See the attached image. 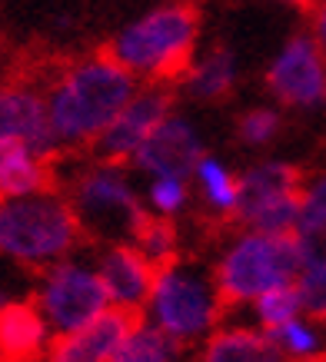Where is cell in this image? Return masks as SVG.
<instances>
[{
  "instance_id": "3",
  "label": "cell",
  "mask_w": 326,
  "mask_h": 362,
  "mask_svg": "<svg viewBox=\"0 0 326 362\" xmlns=\"http://www.w3.org/2000/svg\"><path fill=\"white\" fill-rule=\"evenodd\" d=\"M84 240V226L70 199L50 189L0 199V256L21 266H47L67 259Z\"/></svg>"
},
{
  "instance_id": "31",
  "label": "cell",
  "mask_w": 326,
  "mask_h": 362,
  "mask_svg": "<svg viewBox=\"0 0 326 362\" xmlns=\"http://www.w3.org/2000/svg\"><path fill=\"white\" fill-rule=\"evenodd\" d=\"M313 362H326V352H323V356H320V359H313Z\"/></svg>"
},
{
  "instance_id": "1",
  "label": "cell",
  "mask_w": 326,
  "mask_h": 362,
  "mask_svg": "<svg viewBox=\"0 0 326 362\" xmlns=\"http://www.w3.org/2000/svg\"><path fill=\"white\" fill-rule=\"evenodd\" d=\"M137 93L133 74L120 66L107 50L67 66L47 90L50 127L60 146H84L107 130L130 97Z\"/></svg>"
},
{
  "instance_id": "25",
  "label": "cell",
  "mask_w": 326,
  "mask_h": 362,
  "mask_svg": "<svg viewBox=\"0 0 326 362\" xmlns=\"http://www.w3.org/2000/svg\"><path fill=\"white\" fill-rule=\"evenodd\" d=\"M283 117L273 107H253L237 120V136L243 146H266L280 136Z\"/></svg>"
},
{
  "instance_id": "23",
  "label": "cell",
  "mask_w": 326,
  "mask_h": 362,
  "mask_svg": "<svg viewBox=\"0 0 326 362\" xmlns=\"http://www.w3.org/2000/svg\"><path fill=\"white\" fill-rule=\"evenodd\" d=\"M253 316H257V326L260 329H276L283 322H290L293 316H303V299H300V289L296 283L276 286V289H266L263 296H257L250 303Z\"/></svg>"
},
{
  "instance_id": "10",
  "label": "cell",
  "mask_w": 326,
  "mask_h": 362,
  "mask_svg": "<svg viewBox=\"0 0 326 362\" xmlns=\"http://www.w3.org/2000/svg\"><path fill=\"white\" fill-rule=\"evenodd\" d=\"M203 156V140L190 120L184 117H167L157 130L140 143L133 153V166L147 176H184L190 180Z\"/></svg>"
},
{
  "instance_id": "4",
  "label": "cell",
  "mask_w": 326,
  "mask_h": 362,
  "mask_svg": "<svg viewBox=\"0 0 326 362\" xmlns=\"http://www.w3.org/2000/svg\"><path fill=\"white\" fill-rule=\"evenodd\" d=\"M306 263L303 240L296 233L247 230L223 250L213 266V279L227 306H243L266 289L296 283Z\"/></svg>"
},
{
  "instance_id": "28",
  "label": "cell",
  "mask_w": 326,
  "mask_h": 362,
  "mask_svg": "<svg viewBox=\"0 0 326 362\" xmlns=\"http://www.w3.org/2000/svg\"><path fill=\"white\" fill-rule=\"evenodd\" d=\"M310 17H313V40L320 44V50L326 57V0H316Z\"/></svg>"
},
{
  "instance_id": "29",
  "label": "cell",
  "mask_w": 326,
  "mask_h": 362,
  "mask_svg": "<svg viewBox=\"0 0 326 362\" xmlns=\"http://www.w3.org/2000/svg\"><path fill=\"white\" fill-rule=\"evenodd\" d=\"M286 4H293V7H300V11L310 13V11H313V4H316V0H286Z\"/></svg>"
},
{
  "instance_id": "8",
  "label": "cell",
  "mask_w": 326,
  "mask_h": 362,
  "mask_svg": "<svg viewBox=\"0 0 326 362\" xmlns=\"http://www.w3.org/2000/svg\"><path fill=\"white\" fill-rule=\"evenodd\" d=\"M266 90L283 107L310 110L326 103V57L313 37L296 33L266 70Z\"/></svg>"
},
{
  "instance_id": "16",
  "label": "cell",
  "mask_w": 326,
  "mask_h": 362,
  "mask_svg": "<svg viewBox=\"0 0 326 362\" xmlns=\"http://www.w3.org/2000/svg\"><path fill=\"white\" fill-rule=\"evenodd\" d=\"M50 183V156L23 140L0 136V199L40 193Z\"/></svg>"
},
{
  "instance_id": "22",
  "label": "cell",
  "mask_w": 326,
  "mask_h": 362,
  "mask_svg": "<svg viewBox=\"0 0 326 362\" xmlns=\"http://www.w3.org/2000/svg\"><path fill=\"white\" fill-rule=\"evenodd\" d=\"M130 243L137 250L150 259L157 269L167 263H174L176 259V250H180V240H176V230L174 223L167 220V216H157V213H147L137 226V233L130 236Z\"/></svg>"
},
{
  "instance_id": "2",
  "label": "cell",
  "mask_w": 326,
  "mask_h": 362,
  "mask_svg": "<svg viewBox=\"0 0 326 362\" xmlns=\"http://www.w3.org/2000/svg\"><path fill=\"white\" fill-rule=\"evenodd\" d=\"M196 37L200 7L193 0H174L120 30L103 50L133 77H147L150 83H184L193 66Z\"/></svg>"
},
{
  "instance_id": "20",
  "label": "cell",
  "mask_w": 326,
  "mask_h": 362,
  "mask_svg": "<svg viewBox=\"0 0 326 362\" xmlns=\"http://www.w3.org/2000/svg\"><path fill=\"white\" fill-rule=\"evenodd\" d=\"M184 87L193 100H223L230 90L237 87V60L227 47L210 50L200 64L190 66L184 77Z\"/></svg>"
},
{
  "instance_id": "6",
  "label": "cell",
  "mask_w": 326,
  "mask_h": 362,
  "mask_svg": "<svg viewBox=\"0 0 326 362\" xmlns=\"http://www.w3.org/2000/svg\"><path fill=\"white\" fill-rule=\"evenodd\" d=\"M67 199L77 209L84 233L100 240L130 243L140 220L147 216L127 173L120 170V163H107V160H94L90 166H84L74 176Z\"/></svg>"
},
{
  "instance_id": "15",
  "label": "cell",
  "mask_w": 326,
  "mask_h": 362,
  "mask_svg": "<svg viewBox=\"0 0 326 362\" xmlns=\"http://www.w3.org/2000/svg\"><path fill=\"white\" fill-rule=\"evenodd\" d=\"M196 362H290L266 329L253 326H223L203 339Z\"/></svg>"
},
{
  "instance_id": "7",
  "label": "cell",
  "mask_w": 326,
  "mask_h": 362,
  "mask_svg": "<svg viewBox=\"0 0 326 362\" xmlns=\"http://www.w3.org/2000/svg\"><path fill=\"white\" fill-rule=\"evenodd\" d=\"M33 303L40 306L57 336L87 326L90 319H97L103 309L113 306L97 266L84 263V259H70V256L44 269Z\"/></svg>"
},
{
  "instance_id": "24",
  "label": "cell",
  "mask_w": 326,
  "mask_h": 362,
  "mask_svg": "<svg viewBox=\"0 0 326 362\" xmlns=\"http://www.w3.org/2000/svg\"><path fill=\"white\" fill-rule=\"evenodd\" d=\"M186 199H190V187L184 176H150V187H147L150 213L174 220L176 213H184Z\"/></svg>"
},
{
  "instance_id": "13",
  "label": "cell",
  "mask_w": 326,
  "mask_h": 362,
  "mask_svg": "<svg viewBox=\"0 0 326 362\" xmlns=\"http://www.w3.org/2000/svg\"><path fill=\"white\" fill-rule=\"evenodd\" d=\"M97 269L113 306L130 309V313L147 309L153 279H157V266L133 243H110L103 256H100Z\"/></svg>"
},
{
  "instance_id": "27",
  "label": "cell",
  "mask_w": 326,
  "mask_h": 362,
  "mask_svg": "<svg viewBox=\"0 0 326 362\" xmlns=\"http://www.w3.org/2000/svg\"><path fill=\"white\" fill-rule=\"evenodd\" d=\"M300 236V233H296ZM303 240V250H306V259L310 263H320V259H326V226L316 233H306V236H300Z\"/></svg>"
},
{
  "instance_id": "21",
  "label": "cell",
  "mask_w": 326,
  "mask_h": 362,
  "mask_svg": "<svg viewBox=\"0 0 326 362\" xmlns=\"http://www.w3.org/2000/svg\"><path fill=\"white\" fill-rule=\"evenodd\" d=\"M270 336L290 362H313L326 352L323 336H320V329L310 322L306 313L303 316H293L290 322H283L276 329H270Z\"/></svg>"
},
{
  "instance_id": "11",
  "label": "cell",
  "mask_w": 326,
  "mask_h": 362,
  "mask_svg": "<svg viewBox=\"0 0 326 362\" xmlns=\"http://www.w3.org/2000/svg\"><path fill=\"white\" fill-rule=\"evenodd\" d=\"M133 322H137V313L110 306L97 319H90L87 326L60 332L57 342L47 349L44 362H110L123 336L133 329Z\"/></svg>"
},
{
  "instance_id": "26",
  "label": "cell",
  "mask_w": 326,
  "mask_h": 362,
  "mask_svg": "<svg viewBox=\"0 0 326 362\" xmlns=\"http://www.w3.org/2000/svg\"><path fill=\"white\" fill-rule=\"evenodd\" d=\"M296 289H300L306 316L326 322V259L306 263V269L300 273V279H296Z\"/></svg>"
},
{
  "instance_id": "18",
  "label": "cell",
  "mask_w": 326,
  "mask_h": 362,
  "mask_svg": "<svg viewBox=\"0 0 326 362\" xmlns=\"http://www.w3.org/2000/svg\"><path fill=\"white\" fill-rule=\"evenodd\" d=\"M303 187L306 183L300 166L286 163V160H263L240 176V209L250 206V203H260L266 197H276V193H296Z\"/></svg>"
},
{
  "instance_id": "19",
  "label": "cell",
  "mask_w": 326,
  "mask_h": 362,
  "mask_svg": "<svg viewBox=\"0 0 326 362\" xmlns=\"http://www.w3.org/2000/svg\"><path fill=\"white\" fill-rule=\"evenodd\" d=\"M200 197L213 216H237L240 213V176L220 156L203 153L193 170Z\"/></svg>"
},
{
  "instance_id": "12",
  "label": "cell",
  "mask_w": 326,
  "mask_h": 362,
  "mask_svg": "<svg viewBox=\"0 0 326 362\" xmlns=\"http://www.w3.org/2000/svg\"><path fill=\"white\" fill-rule=\"evenodd\" d=\"M0 136L30 143L47 156L60 150L50 127L47 97H40L27 83H0Z\"/></svg>"
},
{
  "instance_id": "9",
  "label": "cell",
  "mask_w": 326,
  "mask_h": 362,
  "mask_svg": "<svg viewBox=\"0 0 326 362\" xmlns=\"http://www.w3.org/2000/svg\"><path fill=\"white\" fill-rule=\"evenodd\" d=\"M170 110H174L170 83H150V87L137 90L130 97V103L113 117V123L90 143L94 156L107 160V163H127V160H133V153L140 150V143L170 117Z\"/></svg>"
},
{
  "instance_id": "5",
  "label": "cell",
  "mask_w": 326,
  "mask_h": 362,
  "mask_svg": "<svg viewBox=\"0 0 326 362\" xmlns=\"http://www.w3.org/2000/svg\"><path fill=\"white\" fill-rule=\"evenodd\" d=\"M223 306L227 303L220 296L213 273L174 259L157 269L150 299H147V316L153 326H160L163 332L190 346L196 339H207L217 329Z\"/></svg>"
},
{
  "instance_id": "17",
  "label": "cell",
  "mask_w": 326,
  "mask_h": 362,
  "mask_svg": "<svg viewBox=\"0 0 326 362\" xmlns=\"http://www.w3.org/2000/svg\"><path fill=\"white\" fill-rule=\"evenodd\" d=\"M110 362H186V346L153 322H133Z\"/></svg>"
},
{
  "instance_id": "30",
  "label": "cell",
  "mask_w": 326,
  "mask_h": 362,
  "mask_svg": "<svg viewBox=\"0 0 326 362\" xmlns=\"http://www.w3.org/2000/svg\"><path fill=\"white\" fill-rule=\"evenodd\" d=\"M7 299H11V293H7V289H4V286H0V306H4V303H7Z\"/></svg>"
},
{
  "instance_id": "14",
  "label": "cell",
  "mask_w": 326,
  "mask_h": 362,
  "mask_svg": "<svg viewBox=\"0 0 326 362\" xmlns=\"http://www.w3.org/2000/svg\"><path fill=\"white\" fill-rule=\"evenodd\" d=\"M50 322L37 303L7 299L0 306V362H37L50 349Z\"/></svg>"
}]
</instances>
